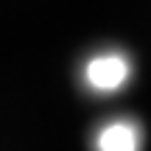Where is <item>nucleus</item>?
Masks as SVG:
<instances>
[{
    "label": "nucleus",
    "mask_w": 151,
    "mask_h": 151,
    "mask_svg": "<svg viewBox=\"0 0 151 151\" xmlns=\"http://www.w3.org/2000/svg\"><path fill=\"white\" fill-rule=\"evenodd\" d=\"M129 78V62L120 53H104L87 65V81L98 92H112Z\"/></svg>",
    "instance_id": "f257e3e1"
},
{
    "label": "nucleus",
    "mask_w": 151,
    "mask_h": 151,
    "mask_svg": "<svg viewBox=\"0 0 151 151\" xmlns=\"http://www.w3.org/2000/svg\"><path fill=\"white\" fill-rule=\"evenodd\" d=\"M98 151H140V132L129 120L106 123L98 134Z\"/></svg>",
    "instance_id": "f03ea898"
}]
</instances>
